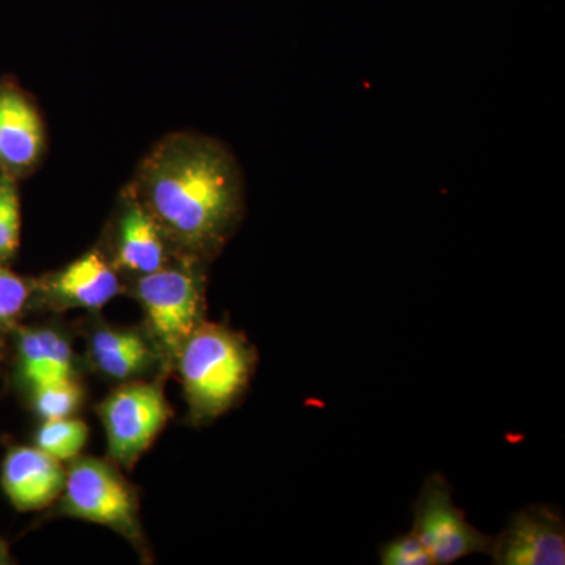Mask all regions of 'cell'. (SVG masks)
I'll return each instance as SVG.
<instances>
[{"label": "cell", "mask_w": 565, "mask_h": 565, "mask_svg": "<svg viewBox=\"0 0 565 565\" xmlns=\"http://www.w3.org/2000/svg\"><path fill=\"white\" fill-rule=\"evenodd\" d=\"M129 192L159 226L174 258L207 264L244 215L239 163L222 141L170 134L141 161Z\"/></svg>", "instance_id": "6da1fadb"}, {"label": "cell", "mask_w": 565, "mask_h": 565, "mask_svg": "<svg viewBox=\"0 0 565 565\" xmlns=\"http://www.w3.org/2000/svg\"><path fill=\"white\" fill-rule=\"evenodd\" d=\"M256 366L247 338L221 323L202 322L177 360L193 423H210L243 396Z\"/></svg>", "instance_id": "7a4b0ae2"}, {"label": "cell", "mask_w": 565, "mask_h": 565, "mask_svg": "<svg viewBox=\"0 0 565 565\" xmlns=\"http://www.w3.org/2000/svg\"><path fill=\"white\" fill-rule=\"evenodd\" d=\"M206 264L174 258L156 273L137 277L136 297L147 318L148 332L167 371L196 327L204 322Z\"/></svg>", "instance_id": "3957f363"}, {"label": "cell", "mask_w": 565, "mask_h": 565, "mask_svg": "<svg viewBox=\"0 0 565 565\" xmlns=\"http://www.w3.org/2000/svg\"><path fill=\"white\" fill-rule=\"evenodd\" d=\"M62 514L98 523L141 545L139 503L120 471L106 460H71L61 494Z\"/></svg>", "instance_id": "277c9868"}, {"label": "cell", "mask_w": 565, "mask_h": 565, "mask_svg": "<svg viewBox=\"0 0 565 565\" xmlns=\"http://www.w3.org/2000/svg\"><path fill=\"white\" fill-rule=\"evenodd\" d=\"M115 463L132 468L169 423L170 405L161 386L132 382L118 386L98 407Z\"/></svg>", "instance_id": "5b68a950"}, {"label": "cell", "mask_w": 565, "mask_h": 565, "mask_svg": "<svg viewBox=\"0 0 565 565\" xmlns=\"http://www.w3.org/2000/svg\"><path fill=\"white\" fill-rule=\"evenodd\" d=\"M414 533L433 556L434 564L456 563L476 553H489L492 537L476 530L452 501V490L444 475L424 481L414 505Z\"/></svg>", "instance_id": "8992f818"}, {"label": "cell", "mask_w": 565, "mask_h": 565, "mask_svg": "<svg viewBox=\"0 0 565 565\" xmlns=\"http://www.w3.org/2000/svg\"><path fill=\"white\" fill-rule=\"evenodd\" d=\"M489 555L498 565H564L563 514L546 504L522 509L492 539Z\"/></svg>", "instance_id": "52a82bcc"}, {"label": "cell", "mask_w": 565, "mask_h": 565, "mask_svg": "<svg viewBox=\"0 0 565 565\" xmlns=\"http://www.w3.org/2000/svg\"><path fill=\"white\" fill-rule=\"evenodd\" d=\"M120 292L118 270L98 250L32 282V296L51 310H99Z\"/></svg>", "instance_id": "ba28073f"}, {"label": "cell", "mask_w": 565, "mask_h": 565, "mask_svg": "<svg viewBox=\"0 0 565 565\" xmlns=\"http://www.w3.org/2000/svg\"><path fill=\"white\" fill-rule=\"evenodd\" d=\"M66 470L36 446L11 449L2 465V489L18 511H39L61 498Z\"/></svg>", "instance_id": "9c48e42d"}, {"label": "cell", "mask_w": 565, "mask_h": 565, "mask_svg": "<svg viewBox=\"0 0 565 565\" xmlns=\"http://www.w3.org/2000/svg\"><path fill=\"white\" fill-rule=\"evenodd\" d=\"M174 258L166 237L131 192L126 191L118 217L115 269L141 277L162 269Z\"/></svg>", "instance_id": "30bf717a"}, {"label": "cell", "mask_w": 565, "mask_h": 565, "mask_svg": "<svg viewBox=\"0 0 565 565\" xmlns=\"http://www.w3.org/2000/svg\"><path fill=\"white\" fill-rule=\"evenodd\" d=\"M44 129L35 106L13 87L0 88V166L13 174L28 173L39 163Z\"/></svg>", "instance_id": "8fae6325"}, {"label": "cell", "mask_w": 565, "mask_h": 565, "mask_svg": "<svg viewBox=\"0 0 565 565\" xmlns=\"http://www.w3.org/2000/svg\"><path fill=\"white\" fill-rule=\"evenodd\" d=\"M93 364L107 377L128 381L150 370L159 362L152 341L131 329L102 327L95 330L88 343Z\"/></svg>", "instance_id": "7c38bea8"}, {"label": "cell", "mask_w": 565, "mask_h": 565, "mask_svg": "<svg viewBox=\"0 0 565 565\" xmlns=\"http://www.w3.org/2000/svg\"><path fill=\"white\" fill-rule=\"evenodd\" d=\"M22 381L29 388L74 379V355L70 341L54 329H25L18 341Z\"/></svg>", "instance_id": "4fadbf2b"}, {"label": "cell", "mask_w": 565, "mask_h": 565, "mask_svg": "<svg viewBox=\"0 0 565 565\" xmlns=\"http://www.w3.org/2000/svg\"><path fill=\"white\" fill-rule=\"evenodd\" d=\"M88 426L81 419L61 418L47 419L41 424L36 433V448L61 460L71 462L79 457L87 445Z\"/></svg>", "instance_id": "5bb4252c"}, {"label": "cell", "mask_w": 565, "mask_h": 565, "mask_svg": "<svg viewBox=\"0 0 565 565\" xmlns=\"http://www.w3.org/2000/svg\"><path fill=\"white\" fill-rule=\"evenodd\" d=\"M21 237V203L13 174L0 173V263L17 255Z\"/></svg>", "instance_id": "9a60e30c"}, {"label": "cell", "mask_w": 565, "mask_h": 565, "mask_svg": "<svg viewBox=\"0 0 565 565\" xmlns=\"http://www.w3.org/2000/svg\"><path fill=\"white\" fill-rule=\"evenodd\" d=\"M33 403L44 422L68 418L82 401V390L74 379L54 381L33 390Z\"/></svg>", "instance_id": "2e32d148"}, {"label": "cell", "mask_w": 565, "mask_h": 565, "mask_svg": "<svg viewBox=\"0 0 565 565\" xmlns=\"http://www.w3.org/2000/svg\"><path fill=\"white\" fill-rule=\"evenodd\" d=\"M32 297V282L18 277L0 263V329L13 326Z\"/></svg>", "instance_id": "e0dca14e"}, {"label": "cell", "mask_w": 565, "mask_h": 565, "mask_svg": "<svg viewBox=\"0 0 565 565\" xmlns=\"http://www.w3.org/2000/svg\"><path fill=\"white\" fill-rule=\"evenodd\" d=\"M381 563L384 565H433L434 559L418 535L412 533L393 539L382 546Z\"/></svg>", "instance_id": "ac0fdd59"}, {"label": "cell", "mask_w": 565, "mask_h": 565, "mask_svg": "<svg viewBox=\"0 0 565 565\" xmlns=\"http://www.w3.org/2000/svg\"><path fill=\"white\" fill-rule=\"evenodd\" d=\"M14 559L11 556L9 544L0 537V565L13 564Z\"/></svg>", "instance_id": "d6986e66"}]
</instances>
